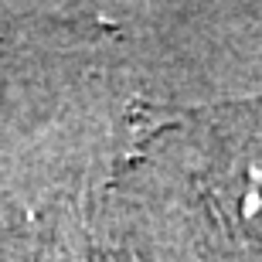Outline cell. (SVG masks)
<instances>
[{"mask_svg":"<svg viewBox=\"0 0 262 262\" xmlns=\"http://www.w3.org/2000/svg\"><path fill=\"white\" fill-rule=\"evenodd\" d=\"M55 262H82V259H68V255H58Z\"/></svg>","mask_w":262,"mask_h":262,"instance_id":"obj_1","label":"cell"}]
</instances>
